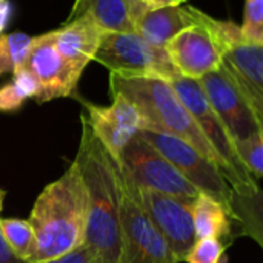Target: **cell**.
<instances>
[{
	"label": "cell",
	"mask_w": 263,
	"mask_h": 263,
	"mask_svg": "<svg viewBox=\"0 0 263 263\" xmlns=\"http://www.w3.org/2000/svg\"><path fill=\"white\" fill-rule=\"evenodd\" d=\"M82 136L74 162L88 194V225L85 242L103 263H119L120 257V205L122 171L119 162L97 139L83 112Z\"/></svg>",
	"instance_id": "cell-1"
},
{
	"label": "cell",
	"mask_w": 263,
	"mask_h": 263,
	"mask_svg": "<svg viewBox=\"0 0 263 263\" xmlns=\"http://www.w3.org/2000/svg\"><path fill=\"white\" fill-rule=\"evenodd\" d=\"M28 222L34 230L37 243L32 262L49 260L85 242L88 194L74 160L57 180L42 190Z\"/></svg>",
	"instance_id": "cell-2"
},
{
	"label": "cell",
	"mask_w": 263,
	"mask_h": 263,
	"mask_svg": "<svg viewBox=\"0 0 263 263\" xmlns=\"http://www.w3.org/2000/svg\"><path fill=\"white\" fill-rule=\"evenodd\" d=\"M109 94H120L128 99L143 117L145 129L182 139L203 157L216 163L223 173L219 156L208 143L168 80L154 76H125L111 72Z\"/></svg>",
	"instance_id": "cell-3"
},
{
	"label": "cell",
	"mask_w": 263,
	"mask_h": 263,
	"mask_svg": "<svg viewBox=\"0 0 263 263\" xmlns=\"http://www.w3.org/2000/svg\"><path fill=\"white\" fill-rule=\"evenodd\" d=\"M139 136L145 139L149 145H153L163 157H166L171 165L185 177V180L196 188L199 194H205L217 200L233 216L236 193L216 163H213L191 145L174 136L151 129H142Z\"/></svg>",
	"instance_id": "cell-4"
},
{
	"label": "cell",
	"mask_w": 263,
	"mask_h": 263,
	"mask_svg": "<svg viewBox=\"0 0 263 263\" xmlns=\"http://www.w3.org/2000/svg\"><path fill=\"white\" fill-rule=\"evenodd\" d=\"M119 263H177L170 247L146 216L139 200V188L123 171Z\"/></svg>",
	"instance_id": "cell-5"
},
{
	"label": "cell",
	"mask_w": 263,
	"mask_h": 263,
	"mask_svg": "<svg viewBox=\"0 0 263 263\" xmlns=\"http://www.w3.org/2000/svg\"><path fill=\"white\" fill-rule=\"evenodd\" d=\"M119 165L137 188L171 196L190 206L199 196L171 162L139 134L122 151Z\"/></svg>",
	"instance_id": "cell-6"
},
{
	"label": "cell",
	"mask_w": 263,
	"mask_h": 263,
	"mask_svg": "<svg viewBox=\"0 0 263 263\" xmlns=\"http://www.w3.org/2000/svg\"><path fill=\"white\" fill-rule=\"evenodd\" d=\"M94 60L111 72L154 76L171 80L179 72L165 49L145 42L137 32H105Z\"/></svg>",
	"instance_id": "cell-7"
},
{
	"label": "cell",
	"mask_w": 263,
	"mask_h": 263,
	"mask_svg": "<svg viewBox=\"0 0 263 263\" xmlns=\"http://www.w3.org/2000/svg\"><path fill=\"white\" fill-rule=\"evenodd\" d=\"M165 51L177 72L183 77L199 80L217 69L222 62L223 42L217 32L216 18L200 12L199 23L171 39Z\"/></svg>",
	"instance_id": "cell-8"
},
{
	"label": "cell",
	"mask_w": 263,
	"mask_h": 263,
	"mask_svg": "<svg viewBox=\"0 0 263 263\" xmlns=\"http://www.w3.org/2000/svg\"><path fill=\"white\" fill-rule=\"evenodd\" d=\"M23 66L37 82V103L72 96L83 74L60 55L54 46L52 31L34 35Z\"/></svg>",
	"instance_id": "cell-9"
},
{
	"label": "cell",
	"mask_w": 263,
	"mask_h": 263,
	"mask_svg": "<svg viewBox=\"0 0 263 263\" xmlns=\"http://www.w3.org/2000/svg\"><path fill=\"white\" fill-rule=\"evenodd\" d=\"M199 83L233 143L263 131V122L222 66L199 79Z\"/></svg>",
	"instance_id": "cell-10"
},
{
	"label": "cell",
	"mask_w": 263,
	"mask_h": 263,
	"mask_svg": "<svg viewBox=\"0 0 263 263\" xmlns=\"http://www.w3.org/2000/svg\"><path fill=\"white\" fill-rule=\"evenodd\" d=\"M139 200L170 247L177 263H183L193 243L196 242L191 206L162 193L139 188Z\"/></svg>",
	"instance_id": "cell-11"
},
{
	"label": "cell",
	"mask_w": 263,
	"mask_h": 263,
	"mask_svg": "<svg viewBox=\"0 0 263 263\" xmlns=\"http://www.w3.org/2000/svg\"><path fill=\"white\" fill-rule=\"evenodd\" d=\"M111 99L112 102L108 106L83 102V116L97 139L119 162L129 140L145 129V120L137 108L123 96L111 94Z\"/></svg>",
	"instance_id": "cell-12"
},
{
	"label": "cell",
	"mask_w": 263,
	"mask_h": 263,
	"mask_svg": "<svg viewBox=\"0 0 263 263\" xmlns=\"http://www.w3.org/2000/svg\"><path fill=\"white\" fill-rule=\"evenodd\" d=\"M220 66L263 122V45L237 39L228 43Z\"/></svg>",
	"instance_id": "cell-13"
},
{
	"label": "cell",
	"mask_w": 263,
	"mask_h": 263,
	"mask_svg": "<svg viewBox=\"0 0 263 263\" xmlns=\"http://www.w3.org/2000/svg\"><path fill=\"white\" fill-rule=\"evenodd\" d=\"M103 34L88 14H79L59 29H54L52 40L60 55L83 72L88 63L94 60Z\"/></svg>",
	"instance_id": "cell-14"
},
{
	"label": "cell",
	"mask_w": 263,
	"mask_h": 263,
	"mask_svg": "<svg viewBox=\"0 0 263 263\" xmlns=\"http://www.w3.org/2000/svg\"><path fill=\"white\" fill-rule=\"evenodd\" d=\"M200 12L194 6L148 8L134 20V32L156 48L165 49L168 42L183 29L199 23Z\"/></svg>",
	"instance_id": "cell-15"
},
{
	"label": "cell",
	"mask_w": 263,
	"mask_h": 263,
	"mask_svg": "<svg viewBox=\"0 0 263 263\" xmlns=\"http://www.w3.org/2000/svg\"><path fill=\"white\" fill-rule=\"evenodd\" d=\"M194 234L197 239H219L227 247L237 239V228L231 213L217 200L199 194L191 205Z\"/></svg>",
	"instance_id": "cell-16"
},
{
	"label": "cell",
	"mask_w": 263,
	"mask_h": 263,
	"mask_svg": "<svg viewBox=\"0 0 263 263\" xmlns=\"http://www.w3.org/2000/svg\"><path fill=\"white\" fill-rule=\"evenodd\" d=\"M88 14L103 32H133L134 20L126 0H76L69 18Z\"/></svg>",
	"instance_id": "cell-17"
},
{
	"label": "cell",
	"mask_w": 263,
	"mask_h": 263,
	"mask_svg": "<svg viewBox=\"0 0 263 263\" xmlns=\"http://www.w3.org/2000/svg\"><path fill=\"white\" fill-rule=\"evenodd\" d=\"M0 231L11 253L22 262H32L37 250L35 234L28 220L0 219Z\"/></svg>",
	"instance_id": "cell-18"
},
{
	"label": "cell",
	"mask_w": 263,
	"mask_h": 263,
	"mask_svg": "<svg viewBox=\"0 0 263 263\" xmlns=\"http://www.w3.org/2000/svg\"><path fill=\"white\" fill-rule=\"evenodd\" d=\"M39 91L35 79L22 65L12 72V79L0 86V112H15L28 99H35Z\"/></svg>",
	"instance_id": "cell-19"
},
{
	"label": "cell",
	"mask_w": 263,
	"mask_h": 263,
	"mask_svg": "<svg viewBox=\"0 0 263 263\" xmlns=\"http://www.w3.org/2000/svg\"><path fill=\"white\" fill-rule=\"evenodd\" d=\"M34 35L25 32H2L0 34V77L12 74L25 63L31 49Z\"/></svg>",
	"instance_id": "cell-20"
},
{
	"label": "cell",
	"mask_w": 263,
	"mask_h": 263,
	"mask_svg": "<svg viewBox=\"0 0 263 263\" xmlns=\"http://www.w3.org/2000/svg\"><path fill=\"white\" fill-rule=\"evenodd\" d=\"M234 149L243 168L259 183L263 176V131L234 143Z\"/></svg>",
	"instance_id": "cell-21"
},
{
	"label": "cell",
	"mask_w": 263,
	"mask_h": 263,
	"mask_svg": "<svg viewBox=\"0 0 263 263\" xmlns=\"http://www.w3.org/2000/svg\"><path fill=\"white\" fill-rule=\"evenodd\" d=\"M239 28L245 42L263 45V0H245L243 23Z\"/></svg>",
	"instance_id": "cell-22"
},
{
	"label": "cell",
	"mask_w": 263,
	"mask_h": 263,
	"mask_svg": "<svg viewBox=\"0 0 263 263\" xmlns=\"http://www.w3.org/2000/svg\"><path fill=\"white\" fill-rule=\"evenodd\" d=\"M227 245L219 239H197L185 263H223L227 254Z\"/></svg>",
	"instance_id": "cell-23"
},
{
	"label": "cell",
	"mask_w": 263,
	"mask_h": 263,
	"mask_svg": "<svg viewBox=\"0 0 263 263\" xmlns=\"http://www.w3.org/2000/svg\"><path fill=\"white\" fill-rule=\"evenodd\" d=\"M32 263H103V260L91 245L83 242L80 247L65 253V254H60V256L52 257L49 260Z\"/></svg>",
	"instance_id": "cell-24"
},
{
	"label": "cell",
	"mask_w": 263,
	"mask_h": 263,
	"mask_svg": "<svg viewBox=\"0 0 263 263\" xmlns=\"http://www.w3.org/2000/svg\"><path fill=\"white\" fill-rule=\"evenodd\" d=\"M14 15V5L11 0H0V34L6 32Z\"/></svg>",
	"instance_id": "cell-25"
},
{
	"label": "cell",
	"mask_w": 263,
	"mask_h": 263,
	"mask_svg": "<svg viewBox=\"0 0 263 263\" xmlns=\"http://www.w3.org/2000/svg\"><path fill=\"white\" fill-rule=\"evenodd\" d=\"M0 263H26L18 260L12 253L11 250L8 248V245L5 243L3 237H2V231H0Z\"/></svg>",
	"instance_id": "cell-26"
},
{
	"label": "cell",
	"mask_w": 263,
	"mask_h": 263,
	"mask_svg": "<svg viewBox=\"0 0 263 263\" xmlns=\"http://www.w3.org/2000/svg\"><path fill=\"white\" fill-rule=\"evenodd\" d=\"M146 8H163V6H174L180 5L186 0H140Z\"/></svg>",
	"instance_id": "cell-27"
},
{
	"label": "cell",
	"mask_w": 263,
	"mask_h": 263,
	"mask_svg": "<svg viewBox=\"0 0 263 263\" xmlns=\"http://www.w3.org/2000/svg\"><path fill=\"white\" fill-rule=\"evenodd\" d=\"M128 2V6H129V11H131V15H133V20H136L145 9H148L140 0H126Z\"/></svg>",
	"instance_id": "cell-28"
},
{
	"label": "cell",
	"mask_w": 263,
	"mask_h": 263,
	"mask_svg": "<svg viewBox=\"0 0 263 263\" xmlns=\"http://www.w3.org/2000/svg\"><path fill=\"white\" fill-rule=\"evenodd\" d=\"M3 200H5V193L0 190V213H2V208H3Z\"/></svg>",
	"instance_id": "cell-29"
}]
</instances>
